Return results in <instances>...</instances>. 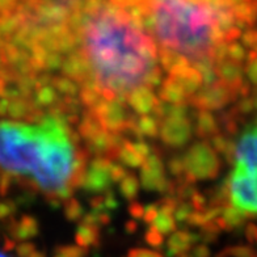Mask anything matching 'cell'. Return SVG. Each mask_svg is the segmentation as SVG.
Masks as SVG:
<instances>
[{
    "label": "cell",
    "instance_id": "5",
    "mask_svg": "<svg viewBox=\"0 0 257 257\" xmlns=\"http://www.w3.org/2000/svg\"><path fill=\"white\" fill-rule=\"evenodd\" d=\"M183 167L192 181L210 180L218 176L220 162L215 151L207 143L198 142L188 150L183 158Z\"/></svg>",
    "mask_w": 257,
    "mask_h": 257
},
{
    "label": "cell",
    "instance_id": "8",
    "mask_svg": "<svg viewBox=\"0 0 257 257\" xmlns=\"http://www.w3.org/2000/svg\"><path fill=\"white\" fill-rule=\"evenodd\" d=\"M141 181L145 189L151 192H167L169 183L164 173V167L158 155H150L142 164Z\"/></svg>",
    "mask_w": 257,
    "mask_h": 257
},
{
    "label": "cell",
    "instance_id": "26",
    "mask_svg": "<svg viewBox=\"0 0 257 257\" xmlns=\"http://www.w3.org/2000/svg\"><path fill=\"white\" fill-rule=\"evenodd\" d=\"M127 257H163L162 254L158 252L150 249H143V248H137V249H132L128 252Z\"/></svg>",
    "mask_w": 257,
    "mask_h": 257
},
{
    "label": "cell",
    "instance_id": "30",
    "mask_svg": "<svg viewBox=\"0 0 257 257\" xmlns=\"http://www.w3.org/2000/svg\"><path fill=\"white\" fill-rule=\"evenodd\" d=\"M247 72L250 80L257 84V59H254L253 62H250L247 68Z\"/></svg>",
    "mask_w": 257,
    "mask_h": 257
},
{
    "label": "cell",
    "instance_id": "28",
    "mask_svg": "<svg viewBox=\"0 0 257 257\" xmlns=\"http://www.w3.org/2000/svg\"><path fill=\"white\" fill-rule=\"evenodd\" d=\"M158 211H159V206H158V205H150V206L146 207L145 214H143V218H145L146 222L151 223V222L155 219Z\"/></svg>",
    "mask_w": 257,
    "mask_h": 257
},
{
    "label": "cell",
    "instance_id": "19",
    "mask_svg": "<svg viewBox=\"0 0 257 257\" xmlns=\"http://www.w3.org/2000/svg\"><path fill=\"white\" fill-rule=\"evenodd\" d=\"M217 128L215 121L213 115L209 114L207 112H202L198 117V133L201 136H211Z\"/></svg>",
    "mask_w": 257,
    "mask_h": 257
},
{
    "label": "cell",
    "instance_id": "15",
    "mask_svg": "<svg viewBox=\"0 0 257 257\" xmlns=\"http://www.w3.org/2000/svg\"><path fill=\"white\" fill-rule=\"evenodd\" d=\"M186 92L184 91L181 84L173 78H169L163 84L162 89H160V96H162V98H164V100H167L169 102H175V104H179V102L183 101Z\"/></svg>",
    "mask_w": 257,
    "mask_h": 257
},
{
    "label": "cell",
    "instance_id": "9",
    "mask_svg": "<svg viewBox=\"0 0 257 257\" xmlns=\"http://www.w3.org/2000/svg\"><path fill=\"white\" fill-rule=\"evenodd\" d=\"M98 122L109 130H119L126 123L125 109L119 102H106L96 106Z\"/></svg>",
    "mask_w": 257,
    "mask_h": 257
},
{
    "label": "cell",
    "instance_id": "25",
    "mask_svg": "<svg viewBox=\"0 0 257 257\" xmlns=\"http://www.w3.org/2000/svg\"><path fill=\"white\" fill-rule=\"evenodd\" d=\"M15 210H16V207H15V203L12 201H0V220L12 217Z\"/></svg>",
    "mask_w": 257,
    "mask_h": 257
},
{
    "label": "cell",
    "instance_id": "24",
    "mask_svg": "<svg viewBox=\"0 0 257 257\" xmlns=\"http://www.w3.org/2000/svg\"><path fill=\"white\" fill-rule=\"evenodd\" d=\"M146 240H147L149 244L154 245V247H160L163 244V235L156 230L155 227L151 226V228L146 233Z\"/></svg>",
    "mask_w": 257,
    "mask_h": 257
},
{
    "label": "cell",
    "instance_id": "11",
    "mask_svg": "<svg viewBox=\"0 0 257 257\" xmlns=\"http://www.w3.org/2000/svg\"><path fill=\"white\" fill-rule=\"evenodd\" d=\"M40 232V227L36 218L31 215H23L20 220H14L10 223V233L17 240H25L31 237L37 236Z\"/></svg>",
    "mask_w": 257,
    "mask_h": 257
},
{
    "label": "cell",
    "instance_id": "31",
    "mask_svg": "<svg viewBox=\"0 0 257 257\" xmlns=\"http://www.w3.org/2000/svg\"><path fill=\"white\" fill-rule=\"evenodd\" d=\"M193 257H210V250L206 245H198L193 250Z\"/></svg>",
    "mask_w": 257,
    "mask_h": 257
},
{
    "label": "cell",
    "instance_id": "2",
    "mask_svg": "<svg viewBox=\"0 0 257 257\" xmlns=\"http://www.w3.org/2000/svg\"><path fill=\"white\" fill-rule=\"evenodd\" d=\"M0 168L33 177L46 193L63 192L75 169L74 146L63 121L49 115L37 126L0 122Z\"/></svg>",
    "mask_w": 257,
    "mask_h": 257
},
{
    "label": "cell",
    "instance_id": "32",
    "mask_svg": "<svg viewBox=\"0 0 257 257\" xmlns=\"http://www.w3.org/2000/svg\"><path fill=\"white\" fill-rule=\"evenodd\" d=\"M247 235L249 237V240L252 243H257V228L254 226H249L248 227V231H247Z\"/></svg>",
    "mask_w": 257,
    "mask_h": 257
},
{
    "label": "cell",
    "instance_id": "36",
    "mask_svg": "<svg viewBox=\"0 0 257 257\" xmlns=\"http://www.w3.org/2000/svg\"><path fill=\"white\" fill-rule=\"evenodd\" d=\"M0 257H8V256H7V254H4L3 252H0Z\"/></svg>",
    "mask_w": 257,
    "mask_h": 257
},
{
    "label": "cell",
    "instance_id": "4",
    "mask_svg": "<svg viewBox=\"0 0 257 257\" xmlns=\"http://www.w3.org/2000/svg\"><path fill=\"white\" fill-rule=\"evenodd\" d=\"M228 186L233 207L244 215H257V118L237 141Z\"/></svg>",
    "mask_w": 257,
    "mask_h": 257
},
{
    "label": "cell",
    "instance_id": "12",
    "mask_svg": "<svg viewBox=\"0 0 257 257\" xmlns=\"http://www.w3.org/2000/svg\"><path fill=\"white\" fill-rule=\"evenodd\" d=\"M196 240L197 237L190 232H185V231L175 232L167 243V252L169 256H183L189 250Z\"/></svg>",
    "mask_w": 257,
    "mask_h": 257
},
{
    "label": "cell",
    "instance_id": "21",
    "mask_svg": "<svg viewBox=\"0 0 257 257\" xmlns=\"http://www.w3.org/2000/svg\"><path fill=\"white\" fill-rule=\"evenodd\" d=\"M64 214L68 220H76L81 217L83 214V207L76 200H70L66 202L64 206Z\"/></svg>",
    "mask_w": 257,
    "mask_h": 257
},
{
    "label": "cell",
    "instance_id": "18",
    "mask_svg": "<svg viewBox=\"0 0 257 257\" xmlns=\"http://www.w3.org/2000/svg\"><path fill=\"white\" fill-rule=\"evenodd\" d=\"M122 196L125 197L126 200H134L136 196L138 194L139 183L136 176H126L121 180V185H119Z\"/></svg>",
    "mask_w": 257,
    "mask_h": 257
},
{
    "label": "cell",
    "instance_id": "3",
    "mask_svg": "<svg viewBox=\"0 0 257 257\" xmlns=\"http://www.w3.org/2000/svg\"><path fill=\"white\" fill-rule=\"evenodd\" d=\"M153 28L163 48L196 64H211L228 24L222 11L202 0H154Z\"/></svg>",
    "mask_w": 257,
    "mask_h": 257
},
{
    "label": "cell",
    "instance_id": "14",
    "mask_svg": "<svg viewBox=\"0 0 257 257\" xmlns=\"http://www.w3.org/2000/svg\"><path fill=\"white\" fill-rule=\"evenodd\" d=\"M100 233H98V226L87 220H83L79 224L76 235H75V241L79 247H88V245H95L97 244Z\"/></svg>",
    "mask_w": 257,
    "mask_h": 257
},
{
    "label": "cell",
    "instance_id": "23",
    "mask_svg": "<svg viewBox=\"0 0 257 257\" xmlns=\"http://www.w3.org/2000/svg\"><path fill=\"white\" fill-rule=\"evenodd\" d=\"M55 98V92L54 89L50 88V87H42V88L38 91L37 96H36V101L40 105H50L53 104Z\"/></svg>",
    "mask_w": 257,
    "mask_h": 257
},
{
    "label": "cell",
    "instance_id": "20",
    "mask_svg": "<svg viewBox=\"0 0 257 257\" xmlns=\"http://www.w3.org/2000/svg\"><path fill=\"white\" fill-rule=\"evenodd\" d=\"M87 254L85 248L79 245H63L58 247L53 257H84Z\"/></svg>",
    "mask_w": 257,
    "mask_h": 257
},
{
    "label": "cell",
    "instance_id": "27",
    "mask_svg": "<svg viewBox=\"0 0 257 257\" xmlns=\"http://www.w3.org/2000/svg\"><path fill=\"white\" fill-rule=\"evenodd\" d=\"M36 250L34 244L32 243H23L17 247V254L20 257H29Z\"/></svg>",
    "mask_w": 257,
    "mask_h": 257
},
{
    "label": "cell",
    "instance_id": "13",
    "mask_svg": "<svg viewBox=\"0 0 257 257\" xmlns=\"http://www.w3.org/2000/svg\"><path fill=\"white\" fill-rule=\"evenodd\" d=\"M228 92L222 87H210L207 91L202 92L198 97L196 98V104L203 106V108H215L224 105L228 101Z\"/></svg>",
    "mask_w": 257,
    "mask_h": 257
},
{
    "label": "cell",
    "instance_id": "6",
    "mask_svg": "<svg viewBox=\"0 0 257 257\" xmlns=\"http://www.w3.org/2000/svg\"><path fill=\"white\" fill-rule=\"evenodd\" d=\"M192 137V125L184 106H173L160 128V138L171 147H181Z\"/></svg>",
    "mask_w": 257,
    "mask_h": 257
},
{
    "label": "cell",
    "instance_id": "10",
    "mask_svg": "<svg viewBox=\"0 0 257 257\" xmlns=\"http://www.w3.org/2000/svg\"><path fill=\"white\" fill-rule=\"evenodd\" d=\"M128 104L137 113L146 114V113L151 112L156 105V97L147 87L142 85V87L130 92Z\"/></svg>",
    "mask_w": 257,
    "mask_h": 257
},
{
    "label": "cell",
    "instance_id": "29",
    "mask_svg": "<svg viewBox=\"0 0 257 257\" xmlns=\"http://www.w3.org/2000/svg\"><path fill=\"white\" fill-rule=\"evenodd\" d=\"M128 210H130V213H132V215L134 218H143L145 209L142 207V205H139V203L137 202H133L132 205H130V207H128Z\"/></svg>",
    "mask_w": 257,
    "mask_h": 257
},
{
    "label": "cell",
    "instance_id": "34",
    "mask_svg": "<svg viewBox=\"0 0 257 257\" xmlns=\"http://www.w3.org/2000/svg\"><path fill=\"white\" fill-rule=\"evenodd\" d=\"M29 257H45V254L41 253V252H37V250H34L33 253H32Z\"/></svg>",
    "mask_w": 257,
    "mask_h": 257
},
{
    "label": "cell",
    "instance_id": "1",
    "mask_svg": "<svg viewBox=\"0 0 257 257\" xmlns=\"http://www.w3.org/2000/svg\"><path fill=\"white\" fill-rule=\"evenodd\" d=\"M84 53L105 95H125L142 87L155 71L153 40L123 12L104 8L87 19Z\"/></svg>",
    "mask_w": 257,
    "mask_h": 257
},
{
    "label": "cell",
    "instance_id": "33",
    "mask_svg": "<svg viewBox=\"0 0 257 257\" xmlns=\"http://www.w3.org/2000/svg\"><path fill=\"white\" fill-rule=\"evenodd\" d=\"M126 228H127V230L130 231V232H134V231L137 230V224L134 223V222H128L127 226H126Z\"/></svg>",
    "mask_w": 257,
    "mask_h": 257
},
{
    "label": "cell",
    "instance_id": "17",
    "mask_svg": "<svg viewBox=\"0 0 257 257\" xmlns=\"http://www.w3.org/2000/svg\"><path fill=\"white\" fill-rule=\"evenodd\" d=\"M136 128L137 132L147 137H155L159 133V125H158L156 119L153 117H146V115L141 117L137 121Z\"/></svg>",
    "mask_w": 257,
    "mask_h": 257
},
{
    "label": "cell",
    "instance_id": "35",
    "mask_svg": "<svg viewBox=\"0 0 257 257\" xmlns=\"http://www.w3.org/2000/svg\"><path fill=\"white\" fill-rule=\"evenodd\" d=\"M2 180H3V173L0 172V184H2Z\"/></svg>",
    "mask_w": 257,
    "mask_h": 257
},
{
    "label": "cell",
    "instance_id": "22",
    "mask_svg": "<svg viewBox=\"0 0 257 257\" xmlns=\"http://www.w3.org/2000/svg\"><path fill=\"white\" fill-rule=\"evenodd\" d=\"M256 257L254 252L248 247H232L227 248L226 250L220 252L218 257Z\"/></svg>",
    "mask_w": 257,
    "mask_h": 257
},
{
    "label": "cell",
    "instance_id": "7",
    "mask_svg": "<svg viewBox=\"0 0 257 257\" xmlns=\"http://www.w3.org/2000/svg\"><path fill=\"white\" fill-rule=\"evenodd\" d=\"M113 164L109 160L95 159L84 173L83 186L88 192H105L113 181Z\"/></svg>",
    "mask_w": 257,
    "mask_h": 257
},
{
    "label": "cell",
    "instance_id": "16",
    "mask_svg": "<svg viewBox=\"0 0 257 257\" xmlns=\"http://www.w3.org/2000/svg\"><path fill=\"white\" fill-rule=\"evenodd\" d=\"M118 158L123 164H126V166L128 167H133V168L142 166L146 160L145 158L137 151V149L134 147V143L128 142L125 143V145L119 149Z\"/></svg>",
    "mask_w": 257,
    "mask_h": 257
}]
</instances>
